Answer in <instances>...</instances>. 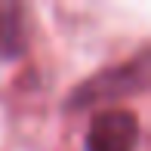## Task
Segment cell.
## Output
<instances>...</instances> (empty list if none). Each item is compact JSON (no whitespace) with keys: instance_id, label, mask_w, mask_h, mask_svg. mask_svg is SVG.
<instances>
[{"instance_id":"cell-1","label":"cell","mask_w":151,"mask_h":151,"mask_svg":"<svg viewBox=\"0 0 151 151\" xmlns=\"http://www.w3.org/2000/svg\"><path fill=\"white\" fill-rule=\"evenodd\" d=\"M145 77H148V56L142 52L133 65H120V68H111V71L99 74V77L86 80L80 90L71 93V102L68 105H93V102H108V99H120L127 93H136L145 86Z\"/></svg>"},{"instance_id":"cell-2","label":"cell","mask_w":151,"mask_h":151,"mask_svg":"<svg viewBox=\"0 0 151 151\" xmlns=\"http://www.w3.org/2000/svg\"><path fill=\"white\" fill-rule=\"evenodd\" d=\"M139 120L133 111H102L86 129V151H136Z\"/></svg>"},{"instance_id":"cell-3","label":"cell","mask_w":151,"mask_h":151,"mask_svg":"<svg viewBox=\"0 0 151 151\" xmlns=\"http://www.w3.org/2000/svg\"><path fill=\"white\" fill-rule=\"evenodd\" d=\"M28 46V25H25V6L0 3V59H16Z\"/></svg>"}]
</instances>
